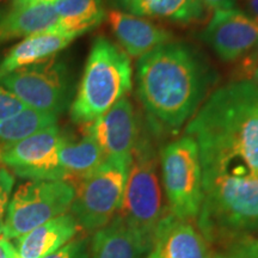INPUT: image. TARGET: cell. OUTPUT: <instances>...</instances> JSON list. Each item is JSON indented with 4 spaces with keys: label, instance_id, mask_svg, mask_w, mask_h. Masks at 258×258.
<instances>
[{
    "label": "cell",
    "instance_id": "1",
    "mask_svg": "<svg viewBox=\"0 0 258 258\" xmlns=\"http://www.w3.org/2000/svg\"><path fill=\"white\" fill-rule=\"evenodd\" d=\"M202 170L196 227L209 246L226 250L258 232V83L225 84L186 125Z\"/></svg>",
    "mask_w": 258,
    "mask_h": 258
},
{
    "label": "cell",
    "instance_id": "2",
    "mask_svg": "<svg viewBox=\"0 0 258 258\" xmlns=\"http://www.w3.org/2000/svg\"><path fill=\"white\" fill-rule=\"evenodd\" d=\"M217 78L198 48L170 41L139 57L135 82L151 120L167 128H180L207 99Z\"/></svg>",
    "mask_w": 258,
    "mask_h": 258
},
{
    "label": "cell",
    "instance_id": "3",
    "mask_svg": "<svg viewBox=\"0 0 258 258\" xmlns=\"http://www.w3.org/2000/svg\"><path fill=\"white\" fill-rule=\"evenodd\" d=\"M152 122L141 121L140 134L132 156L124 195L117 215L146 249L152 246L160 221L167 214L159 175L157 133Z\"/></svg>",
    "mask_w": 258,
    "mask_h": 258
},
{
    "label": "cell",
    "instance_id": "4",
    "mask_svg": "<svg viewBox=\"0 0 258 258\" xmlns=\"http://www.w3.org/2000/svg\"><path fill=\"white\" fill-rule=\"evenodd\" d=\"M131 89L132 66L127 54L108 38H96L71 105V118L78 124L91 123Z\"/></svg>",
    "mask_w": 258,
    "mask_h": 258
},
{
    "label": "cell",
    "instance_id": "5",
    "mask_svg": "<svg viewBox=\"0 0 258 258\" xmlns=\"http://www.w3.org/2000/svg\"><path fill=\"white\" fill-rule=\"evenodd\" d=\"M159 167L170 214L183 220H196L203 192L201 161L195 140L185 135L161 147Z\"/></svg>",
    "mask_w": 258,
    "mask_h": 258
},
{
    "label": "cell",
    "instance_id": "6",
    "mask_svg": "<svg viewBox=\"0 0 258 258\" xmlns=\"http://www.w3.org/2000/svg\"><path fill=\"white\" fill-rule=\"evenodd\" d=\"M131 161L105 159L93 172L78 180L71 206L79 227L95 233L117 215L123 200Z\"/></svg>",
    "mask_w": 258,
    "mask_h": 258
},
{
    "label": "cell",
    "instance_id": "7",
    "mask_svg": "<svg viewBox=\"0 0 258 258\" xmlns=\"http://www.w3.org/2000/svg\"><path fill=\"white\" fill-rule=\"evenodd\" d=\"M76 188L66 180H29L16 190L6 212L3 238L15 240L67 213Z\"/></svg>",
    "mask_w": 258,
    "mask_h": 258
},
{
    "label": "cell",
    "instance_id": "8",
    "mask_svg": "<svg viewBox=\"0 0 258 258\" xmlns=\"http://www.w3.org/2000/svg\"><path fill=\"white\" fill-rule=\"evenodd\" d=\"M0 85L28 108L55 116L66 110L72 96L69 70L54 57L0 77Z\"/></svg>",
    "mask_w": 258,
    "mask_h": 258
},
{
    "label": "cell",
    "instance_id": "9",
    "mask_svg": "<svg viewBox=\"0 0 258 258\" xmlns=\"http://www.w3.org/2000/svg\"><path fill=\"white\" fill-rule=\"evenodd\" d=\"M63 140L64 137L55 124L23 140L3 144L0 164L30 180H64L59 164V151Z\"/></svg>",
    "mask_w": 258,
    "mask_h": 258
},
{
    "label": "cell",
    "instance_id": "10",
    "mask_svg": "<svg viewBox=\"0 0 258 258\" xmlns=\"http://www.w3.org/2000/svg\"><path fill=\"white\" fill-rule=\"evenodd\" d=\"M83 127L84 134L96 141L106 159L132 161L141 121L128 97L124 96L105 114Z\"/></svg>",
    "mask_w": 258,
    "mask_h": 258
},
{
    "label": "cell",
    "instance_id": "11",
    "mask_svg": "<svg viewBox=\"0 0 258 258\" xmlns=\"http://www.w3.org/2000/svg\"><path fill=\"white\" fill-rule=\"evenodd\" d=\"M201 38L219 59L233 62L258 43V24L239 9L219 10L202 31Z\"/></svg>",
    "mask_w": 258,
    "mask_h": 258
},
{
    "label": "cell",
    "instance_id": "12",
    "mask_svg": "<svg viewBox=\"0 0 258 258\" xmlns=\"http://www.w3.org/2000/svg\"><path fill=\"white\" fill-rule=\"evenodd\" d=\"M145 258H212V250L192 221L167 213Z\"/></svg>",
    "mask_w": 258,
    "mask_h": 258
},
{
    "label": "cell",
    "instance_id": "13",
    "mask_svg": "<svg viewBox=\"0 0 258 258\" xmlns=\"http://www.w3.org/2000/svg\"><path fill=\"white\" fill-rule=\"evenodd\" d=\"M109 27L122 50L129 56L141 57L154 48L172 41V34L150 19L112 9L105 15Z\"/></svg>",
    "mask_w": 258,
    "mask_h": 258
},
{
    "label": "cell",
    "instance_id": "14",
    "mask_svg": "<svg viewBox=\"0 0 258 258\" xmlns=\"http://www.w3.org/2000/svg\"><path fill=\"white\" fill-rule=\"evenodd\" d=\"M79 228L73 215L64 213L15 239L14 245L23 258H44L73 240Z\"/></svg>",
    "mask_w": 258,
    "mask_h": 258
},
{
    "label": "cell",
    "instance_id": "15",
    "mask_svg": "<svg viewBox=\"0 0 258 258\" xmlns=\"http://www.w3.org/2000/svg\"><path fill=\"white\" fill-rule=\"evenodd\" d=\"M115 10L143 18L178 24L199 22L206 15L202 0H109Z\"/></svg>",
    "mask_w": 258,
    "mask_h": 258
},
{
    "label": "cell",
    "instance_id": "16",
    "mask_svg": "<svg viewBox=\"0 0 258 258\" xmlns=\"http://www.w3.org/2000/svg\"><path fill=\"white\" fill-rule=\"evenodd\" d=\"M77 36L61 31H48L25 37L15 46L0 63V77L10 72L41 62L64 49Z\"/></svg>",
    "mask_w": 258,
    "mask_h": 258
},
{
    "label": "cell",
    "instance_id": "17",
    "mask_svg": "<svg viewBox=\"0 0 258 258\" xmlns=\"http://www.w3.org/2000/svg\"><path fill=\"white\" fill-rule=\"evenodd\" d=\"M60 18L53 4L12 9L0 17V42L35 34L59 31Z\"/></svg>",
    "mask_w": 258,
    "mask_h": 258
},
{
    "label": "cell",
    "instance_id": "18",
    "mask_svg": "<svg viewBox=\"0 0 258 258\" xmlns=\"http://www.w3.org/2000/svg\"><path fill=\"white\" fill-rule=\"evenodd\" d=\"M147 252L118 215L95 232L90 241V258H145Z\"/></svg>",
    "mask_w": 258,
    "mask_h": 258
},
{
    "label": "cell",
    "instance_id": "19",
    "mask_svg": "<svg viewBox=\"0 0 258 258\" xmlns=\"http://www.w3.org/2000/svg\"><path fill=\"white\" fill-rule=\"evenodd\" d=\"M106 159L101 147L91 137L84 134L78 141H71L64 138L59 151V164L64 180H80Z\"/></svg>",
    "mask_w": 258,
    "mask_h": 258
},
{
    "label": "cell",
    "instance_id": "20",
    "mask_svg": "<svg viewBox=\"0 0 258 258\" xmlns=\"http://www.w3.org/2000/svg\"><path fill=\"white\" fill-rule=\"evenodd\" d=\"M53 5L60 18L59 31L77 37L98 27L106 15L103 0H59Z\"/></svg>",
    "mask_w": 258,
    "mask_h": 258
},
{
    "label": "cell",
    "instance_id": "21",
    "mask_svg": "<svg viewBox=\"0 0 258 258\" xmlns=\"http://www.w3.org/2000/svg\"><path fill=\"white\" fill-rule=\"evenodd\" d=\"M56 122L57 116L25 106L18 114L0 122V141L3 144H11L23 140L43 129L55 125Z\"/></svg>",
    "mask_w": 258,
    "mask_h": 258
},
{
    "label": "cell",
    "instance_id": "22",
    "mask_svg": "<svg viewBox=\"0 0 258 258\" xmlns=\"http://www.w3.org/2000/svg\"><path fill=\"white\" fill-rule=\"evenodd\" d=\"M14 184V176L5 167L0 166V238H3L6 212H8Z\"/></svg>",
    "mask_w": 258,
    "mask_h": 258
},
{
    "label": "cell",
    "instance_id": "23",
    "mask_svg": "<svg viewBox=\"0 0 258 258\" xmlns=\"http://www.w3.org/2000/svg\"><path fill=\"white\" fill-rule=\"evenodd\" d=\"M44 258H90V240L86 237L74 238L56 252Z\"/></svg>",
    "mask_w": 258,
    "mask_h": 258
},
{
    "label": "cell",
    "instance_id": "24",
    "mask_svg": "<svg viewBox=\"0 0 258 258\" xmlns=\"http://www.w3.org/2000/svg\"><path fill=\"white\" fill-rule=\"evenodd\" d=\"M235 77L238 80H252L258 83V43L241 57Z\"/></svg>",
    "mask_w": 258,
    "mask_h": 258
},
{
    "label": "cell",
    "instance_id": "25",
    "mask_svg": "<svg viewBox=\"0 0 258 258\" xmlns=\"http://www.w3.org/2000/svg\"><path fill=\"white\" fill-rule=\"evenodd\" d=\"M25 105L15 95L0 85V122L22 111Z\"/></svg>",
    "mask_w": 258,
    "mask_h": 258
},
{
    "label": "cell",
    "instance_id": "26",
    "mask_svg": "<svg viewBox=\"0 0 258 258\" xmlns=\"http://www.w3.org/2000/svg\"><path fill=\"white\" fill-rule=\"evenodd\" d=\"M225 251H231L243 258H258V238H249Z\"/></svg>",
    "mask_w": 258,
    "mask_h": 258
},
{
    "label": "cell",
    "instance_id": "27",
    "mask_svg": "<svg viewBox=\"0 0 258 258\" xmlns=\"http://www.w3.org/2000/svg\"><path fill=\"white\" fill-rule=\"evenodd\" d=\"M239 10L258 24V0H239Z\"/></svg>",
    "mask_w": 258,
    "mask_h": 258
},
{
    "label": "cell",
    "instance_id": "28",
    "mask_svg": "<svg viewBox=\"0 0 258 258\" xmlns=\"http://www.w3.org/2000/svg\"><path fill=\"white\" fill-rule=\"evenodd\" d=\"M203 4L215 11L219 10H231L235 8L238 0H202Z\"/></svg>",
    "mask_w": 258,
    "mask_h": 258
},
{
    "label": "cell",
    "instance_id": "29",
    "mask_svg": "<svg viewBox=\"0 0 258 258\" xmlns=\"http://www.w3.org/2000/svg\"><path fill=\"white\" fill-rule=\"evenodd\" d=\"M0 245H2L3 250H4V252L8 258H23L15 247L14 243H11L10 240L5 239V238H0Z\"/></svg>",
    "mask_w": 258,
    "mask_h": 258
},
{
    "label": "cell",
    "instance_id": "30",
    "mask_svg": "<svg viewBox=\"0 0 258 258\" xmlns=\"http://www.w3.org/2000/svg\"><path fill=\"white\" fill-rule=\"evenodd\" d=\"M56 2H59V0H12V9L37 4H55Z\"/></svg>",
    "mask_w": 258,
    "mask_h": 258
},
{
    "label": "cell",
    "instance_id": "31",
    "mask_svg": "<svg viewBox=\"0 0 258 258\" xmlns=\"http://www.w3.org/2000/svg\"><path fill=\"white\" fill-rule=\"evenodd\" d=\"M212 258H243L238 254H235L231 251H225V250H217L212 251Z\"/></svg>",
    "mask_w": 258,
    "mask_h": 258
},
{
    "label": "cell",
    "instance_id": "32",
    "mask_svg": "<svg viewBox=\"0 0 258 258\" xmlns=\"http://www.w3.org/2000/svg\"><path fill=\"white\" fill-rule=\"evenodd\" d=\"M0 258H8V257H6L5 252H4V250H3L2 245H0Z\"/></svg>",
    "mask_w": 258,
    "mask_h": 258
}]
</instances>
